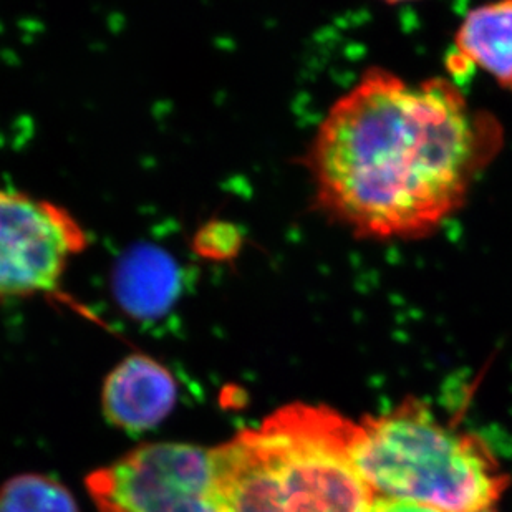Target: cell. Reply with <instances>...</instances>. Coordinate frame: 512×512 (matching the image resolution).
Here are the masks:
<instances>
[{
  "instance_id": "cell-1",
  "label": "cell",
  "mask_w": 512,
  "mask_h": 512,
  "mask_svg": "<svg viewBox=\"0 0 512 512\" xmlns=\"http://www.w3.org/2000/svg\"><path fill=\"white\" fill-rule=\"evenodd\" d=\"M503 130L446 78L368 68L305 153L317 209L362 239L428 236L463 208Z\"/></svg>"
},
{
  "instance_id": "cell-2",
  "label": "cell",
  "mask_w": 512,
  "mask_h": 512,
  "mask_svg": "<svg viewBox=\"0 0 512 512\" xmlns=\"http://www.w3.org/2000/svg\"><path fill=\"white\" fill-rule=\"evenodd\" d=\"M355 421L292 403L213 448L226 512H368L373 494L350 459Z\"/></svg>"
},
{
  "instance_id": "cell-3",
  "label": "cell",
  "mask_w": 512,
  "mask_h": 512,
  "mask_svg": "<svg viewBox=\"0 0 512 512\" xmlns=\"http://www.w3.org/2000/svg\"><path fill=\"white\" fill-rule=\"evenodd\" d=\"M350 459L373 496L440 512L493 509L511 483L486 441L441 423L416 398L355 423Z\"/></svg>"
},
{
  "instance_id": "cell-4",
  "label": "cell",
  "mask_w": 512,
  "mask_h": 512,
  "mask_svg": "<svg viewBox=\"0 0 512 512\" xmlns=\"http://www.w3.org/2000/svg\"><path fill=\"white\" fill-rule=\"evenodd\" d=\"M100 512H226L213 453L188 443H150L87 479Z\"/></svg>"
},
{
  "instance_id": "cell-5",
  "label": "cell",
  "mask_w": 512,
  "mask_h": 512,
  "mask_svg": "<svg viewBox=\"0 0 512 512\" xmlns=\"http://www.w3.org/2000/svg\"><path fill=\"white\" fill-rule=\"evenodd\" d=\"M88 244L63 206L0 184V305L55 292Z\"/></svg>"
},
{
  "instance_id": "cell-6",
  "label": "cell",
  "mask_w": 512,
  "mask_h": 512,
  "mask_svg": "<svg viewBox=\"0 0 512 512\" xmlns=\"http://www.w3.org/2000/svg\"><path fill=\"white\" fill-rule=\"evenodd\" d=\"M178 398L173 373L155 358L133 353L123 358L103 383V415L110 425L145 433L170 415Z\"/></svg>"
},
{
  "instance_id": "cell-7",
  "label": "cell",
  "mask_w": 512,
  "mask_h": 512,
  "mask_svg": "<svg viewBox=\"0 0 512 512\" xmlns=\"http://www.w3.org/2000/svg\"><path fill=\"white\" fill-rule=\"evenodd\" d=\"M463 68H478L512 92V0L471 10L455 37Z\"/></svg>"
},
{
  "instance_id": "cell-8",
  "label": "cell",
  "mask_w": 512,
  "mask_h": 512,
  "mask_svg": "<svg viewBox=\"0 0 512 512\" xmlns=\"http://www.w3.org/2000/svg\"><path fill=\"white\" fill-rule=\"evenodd\" d=\"M121 304L135 317L163 314L176 290V271L170 257L141 249L126 257L116 277Z\"/></svg>"
},
{
  "instance_id": "cell-9",
  "label": "cell",
  "mask_w": 512,
  "mask_h": 512,
  "mask_svg": "<svg viewBox=\"0 0 512 512\" xmlns=\"http://www.w3.org/2000/svg\"><path fill=\"white\" fill-rule=\"evenodd\" d=\"M0 512H80L77 501L57 479L20 474L0 488Z\"/></svg>"
},
{
  "instance_id": "cell-10",
  "label": "cell",
  "mask_w": 512,
  "mask_h": 512,
  "mask_svg": "<svg viewBox=\"0 0 512 512\" xmlns=\"http://www.w3.org/2000/svg\"><path fill=\"white\" fill-rule=\"evenodd\" d=\"M194 246L199 256L214 261H226L236 256L241 247V236L232 224L211 223L198 232Z\"/></svg>"
},
{
  "instance_id": "cell-11",
  "label": "cell",
  "mask_w": 512,
  "mask_h": 512,
  "mask_svg": "<svg viewBox=\"0 0 512 512\" xmlns=\"http://www.w3.org/2000/svg\"><path fill=\"white\" fill-rule=\"evenodd\" d=\"M368 512H440L436 509L421 506V504L410 503L403 499L380 498L373 496L372 504Z\"/></svg>"
},
{
  "instance_id": "cell-12",
  "label": "cell",
  "mask_w": 512,
  "mask_h": 512,
  "mask_svg": "<svg viewBox=\"0 0 512 512\" xmlns=\"http://www.w3.org/2000/svg\"><path fill=\"white\" fill-rule=\"evenodd\" d=\"M481 512H496V511H494V509H486V511H481Z\"/></svg>"
}]
</instances>
